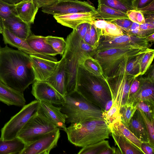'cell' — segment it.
<instances>
[{"instance_id":"28","label":"cell","mask_w":154,"mask_h":154,"mask_svg":"<svg viewBox=\"0 0 154 154\" xmlns=\"http://www.w3.org/2000/svg\"><path fill=\"white\" fill-rule=\"evenodd\" d=\"M25 146L24 143L18 137L5 140L0 138V154H20Z\"/></svg>"},{"instance_id":"6","label":"cell","mask_w":154,"mask_h":154,"mask_svg":"<svg viewBox=\"0 0 154 154\" xmlns=\"http://www.w3.org/2000/svg\"><path fill=\"white\" fill-rule=\"evenodd\" d=\"M65 101L60 106L66 116V124H77L94 120H103V111L86 99L76 90L67 93Z\"/></svg>"},{"instance_id":"38","label":"cell","mask_w":154,"mask_h":154,"mask_svg":"<svg viewBox=\"0 0 154 154\" xmlns=\"http://www.w3.org/2000/svg\"><path fill=\"white\" fill-rule=\"evenodd\" d=\"M16 15L15 5L0 0V18L2 21L12 16Z\"/></svg>"},{"instance_id":"49","label":"cell","mask_w":154,"mask_h":154,"mask_svg":"<svg viewBox=\"0 0 154 154\" xmlns=\"http://www.w3.org/2000/svg\"><path fill=\"white\" fill-rule=\"evenodd\" d=\"M141 149L144 154H153L154 147L149 143L142 142L141 145Z\"/></svg>"},{"instance_id":"21","label":"cell","mask_w":154,"mask_h":154,"mask_svg":"<svg viewBox=\"0 0 154 154\" xmlns=\"http://www.w3.org/2000/svg\"><path fill=\"white\" fill-rule=\"evenodd\" d=\"M38 8L33 0H23L15 4L16 16L30 25L34 23Z\"/></svg>"},{"instance_id":"32","label":"cell","mask_w":154,"mask_h":154,"mask_svg":"<svg viewBox=\"0 0 154 154\" xmlns=\"http://www.w3.org/2000/svg\"><path fill=\"white\" fill-rule=\"evenodd\" d=\"M109 146V141L103 140L82 147L78 154H100L103 151Z\"/></svg>"},{"instance_id":"2","label":"cell","mask_w":154,"mask_h":154,"mask_svg":"<svg viewBox=\"0 0 154 154\" xmlns=\"http://www.w3.org/2000/svg\"><path fill=\"white\" fill-rule=\"evenodd\" d=\"M125 60L119 65L113 75L106 78V81L109 88L112 102V106L109 110L103 112V119L109 125L119 116L121 107L127 103L131 85L137 77L128 74L125 68L128 60Z\"/></svg>"},{"instance_id":"36","label":"cell","mask_w":154,"mask_h":154,"mask_svg":"<svg viewBox=\"0 0 154 154\" xmlns=\"http://www.w3.org/2000/svg\"><path fill=\"white\" fill-rule=\"evenodd\" d=\"M101 35L115 37L124 34L123 31L119 26L110 21H106L105 26L100 31Z\"/></svg>"},{"instance_id":"56","label":"cell","mask_w":154,"mask_h":154,"mask_svg":"<svg viewBox=\"0 0 154 154\" xmlns=\"http://www.w3.org/2000/svg\"><path fill=\"white\" fill-rule=\"evenodd\" d=\"M3 25L2 20L0 18V34H2L3 32Z\"/></svg>"},{"instance_id":"35","label":"cell","mask_w":154,"mask_h":154,"mask_svg":"<svg viewBox=\"0 0 154 154\" xmlns=\"http://www.w3.org/2000/svg\"><path fill=\"white\" fill-rule=\"evenodd\" d=\"M145 53L142 54L128 61L125 68L128 74L134 75L136 77L140 76V63Z\"/></svg>"},{"instance_id":"8","label":"cell","mask_w":154,"mask_h":154,"mask_svg":"<svg viewBox=\"0 0 154 154\" xmlns=\"http://www.w3.org/2000/svg\"><path fill=\"white\" fill-rule=\"evenodd\" d=\"M57 128L36 112L21 129L17 137L22 140L26 146Z\"/></svg>"},{"instance_id":"9","label":"cell","mask_w":154,"mask_h":154,"mask_svg":"<svg viewBox=\"0 0 154 154\" xmlns=\"http://www.w3.org/2000/svg\"><path fill=\"white\" fill-rule=\"evenodd\" d=\"M39 100H36L25 105L16 114L12 117L1 129L0 138L5 140L13 139L36 112Z\"/></svg>"},{"instance_id":"43","label":"cell","mask_w":154,"mask_h":154,"mask_svg":"<svg viewBox=\"0 0 154 154\" xmlns=\"http://www.w3.org/2000/svg\"><path fill=\"white\" fill-rule=\"evenodd\" d=\"M90 35L91 46L95 51L98 46L101 35L93 24H90Z\"/></svg>"},{"instance_id":"18","label":"cell","mask_w":154,"mask_h":154,"mask_svg":"<svg viewBox=\"0 0 154 154\" xmlns=\"http://www.w3.org/2000/svg\"><path fill=\"white\" fill-rule=\"evenodd\" d=\"M3 25L15 36L26 40L32 34L30 24L16 15L2 20Z\"/></svg>"},{"instance_id":"41","label":"cell","mask_w":154,"mask_h":154,"mask_svg":"<svg viewBox=\"0 0 154 154\" xmlns=\"http://www.w3.org/2000/svg\"><path fill=\"white\" fill-rule=\"evenodd\" d=\"M128 18L133 22L140 25L145 23L143 14L140 11L134 9L128 11L126 13Z\"/></svg>"},{"instance_id":"37","label":"cell","mask_w":154,"mask_h":154,"mask_svg":"<svg viewBox=\"0 0 154 154\" xmlns=\"http://www.w3.org/2000/svg\"><path fill=\"white\" fill-rule=\"evenodd\" d=\"M135 104L137 108L141 111L148 118L154 119V102L141 101Z\"/></svg>"},{"instance_id":"57","label":"cell","mask_w":154,"mask_h":154,"mask_svg":"<svg viewBox=\"0 0 154 154\" xmlns=\"http://www.w3.org/2000/svg\"><path fill=\"white\" fill-rule=\"evenodd\" d=\"M1 48H2V47H1V45H0V49H1Z\"/></svg>"},{"instance_id":"29","label":"cell","mask_w":154,"mask_h":154,"mask_svg":"<svg viewBox=\"0 0 154 154\" xmlns=\"http://www.w3.org/2000/svg\"><path fill=\"white\" fill-rule=\"evenodd\" d=\"M133 0H97L98 5H103L112 8L126 13L134 9L132 6Z\"/></svg>"},{"instance_id":"27","label":"cell","mask_w":154,"mask_h":154,"mask_svg":"<svg viewBox=\"0 0 154 154\" xmlns=\"http://www.w3.org/2000/svg\"><path fill=\"white\" fill-rule=\"evenodd\" d=\"M96 11V20H102L110 21L119 19L128 18L126 13L103 5H98Z\"/></svg>"},{"instance_id":"48","label":"cell","mask_w":154,"mask_h":154,"mask_svg":"<svg viewBox=\"0 0 154 154\" xmlns=\"http://www.w3.org/2000/svg\"><path fill=\"white\" fill-rule=\"evenodd\" d=\"M38 8L52 5L59 0H33Z\"/></svg>"},{"instance_id":"25","label":"cell","mask_w":154,"mask_h":154,"mask_svg":"<svg viewBox=\"0 0 154 154\" xmlns=\"http://www.w3.org/2000/svg\"><path fill=\"white\" fill-rule=\"evenodd\" d=\"M108 126L110 130L123 136L142 151L140 147L142 142L137 138L122 122L120 116Z\"/></svg>"},{"instance_id":"20","label":"cell","mask_w":154,"mask_h":154,"mask_svg":"<svg viewBox=\"0 0 154 154\" xmlns=\"http://www.w3.org/2000/svg\"><path fill=\"white\" fill-rule=\"evenodd\" d=\"M0 101L8 106L23 107L26 100L23 93L16 91L0 80Z\"/></svg>"},{"instance_id":"50","label":"cell","mask_w":154,"mask_h":154,"mask_svg":"<svg viewBox=\"0 0 154 154\" xmlns=\"http://www.w3.org/2000/svg\"><path fill=\"white\" fill-rule=\"evenodd\" d=\"M140 24L133 22L130 30L127 32L124 33L129 35L139 36Z\"/></svg>"},{"instance_id":"26","label":"cell","mask_w":154,"mask_h":154,"mask_svg":"<svg viewBox=\"0 0 154 154\" xmlns=\"http://www.w3.org/2000/svg\"><path fill=\"white\" fill-rule=\"evenodd\" d=\"M110 131L115 145L118 146L121 154H143L140 150L123 136L112 131Z\"/></svg>"},{"instance_id":"39","label":"cell","mask_w":154,"mask_h":154,"mask_svg":"<svg viewBox=\"0 0 154 154\" xmlns=\"http://www.w3.org/2000/svg\"><path fill=\"white\" fill-rule=\"evenodd\" d=\"M154 56V50L146 53L143 56L140 63V76L144 74L151 64Z\"/></svg>"},{"instance_id":"17","label":"cell","mask_w":154,"mask_h":154,"mask_svg":"<svg viewBox=\"0 0 154 154\" xmlns=\"http://www.w3.org/2000/svg\"><path fill=\"white\" fill-rule=\"evenodd\" d=\"M97 11L79 12L64 15H55L53 17L61 25L75 29L83 23H93L96 20Z\"/></svg>"},{"instance_id":"16","label":"cell","mask_w":154,"mask_h":154,"mask_svg":"<svg viewBox=\"0 0 154 154\" xmlns=\"http://www.w3.org/2000/svg\"><path fill=\"white\" fill-rule=\"evenodd\" d=\"M2 34L3 41L6 45L8 44L29 55H33L52 61H57V59L54 57L37 52L30 47L26 40L15 36L3 26Z\"/></svg>"},{"instance_id":"54","label":"cell","mask_w":154,"mask_h":154,"mask_svg":"<svg viewBox=\"0 0 154 154\" xmlns=\"http://www.w3.org/2000/svg\"><path fill=\"white\" fill-rule=\"evenodd\" d=\"M7 3L15 5L16 4L23 0H2Z\"/></svg>"},{"instance_id":"34","label":"cell","mask_w":154,"mask_h":154,"mask_svg":"<svg viewBox=\"0 0 154 154\" xmlns=\"http://www.w3.org/2000/svg\"><path fill=\"white\" fill-rule=\"evenodd\" d=\"M48 43L58 54L63 55L66 46V42L63 38L52 36H46Z\"/></svg>"},{"instance_id":"46","label":"cell","mask_w":154,"mask_h":154,"mask_svg":"<svg viewBox=\"0 0 154 154\" xmlns=\"http://www.w3.org/2000/svg\"><path fill=\"white\" fill-rule=\"evenodd\" d=\"M154 0H133L132 6L134 9L138 10L148 5Z\"/></svg>"},{"instance_id":"30","label":"cell","mask_w":154,"mask_h":154,"mask_svg":"<svg viewBox=\"0 0 154 154\" xmlns=\"http://www.w3.org/2000/svg\"><path fill=\"white\" fill-rule=\"evenodd\" d=\"M79 64L91 73L106 81V78L102 67L97 60L91 57H88Z\"/></svg>"},{"instance_id":"4","label":"cell","mask_w":154,"mask_h":154,"mask_svg":"<svg viewBox=\"0 0 154 154\" xmlns=\"http://www.w3.org/2000/svg\"><path fill=\"white\" fill-rule=\"evenodd\" d=\"M66 46L62 55L65 61L67 93L76 90L79 65L86 58L91 56L89 45L79 36L75 29L68 35Z\"/></svg>"},{"instance_id":"7","label":"cell","mask_w":154,"mask_h":154,"mask_svg":"<svg viewBox=\"0 0 154 154\" xmlns=\"http://www.w3.org/2000/svg\"><path fill=\"white\" fill-rule=\"evenodd\" d=\"M153 50L149 48L128 46L94 52L92 57L98 60L107 78L113 75L122 62L131 60L142 54Z\"/></svg>"},{"instance_id":"44","label":"cell","mask_w":154,"mask_h":154,"mask_svg":"<svg viewBox=\"0 0 154 154\" xmlns=\"http://www.w3.org/2000/svg\"><path fill=\"white\" fill-rule=\"evenodd\" d=\"M140 85L141 82L139 78H138V77L136 78L132 82L130 87L128 102H131L134 97L140 89Z\"/></svg>"},{"instance_id":"23","label":"cell","mask_w":154,"mask_h":154,"mask_svg":"<svg viewBox=\"0 0 154 154\" xmlns=\"http://www.w3.org/2000/svg\"><path fill=\"white\" fill-rule=\"evenodd\" d=\"M26 40L30 47L37 52L53 57L58 54L48 43L46 36L32 34Z\"/></svg>"},{"instance_id":"47","label":"cell","mask_w":154,"mask_h":154,"mask_svg":"<svg viewBox=\"0 0 154 154\" xmlns=\"http://www.w3.org/2000/svg\"><path fill=\"white\" fill-rule=\"evenodd\" d=\"M144 16L154 14V1L144 8L138 10Z\"/></svg>"},{"instance_id":"24","label":"cell","mask_w":154,"mask_h":154,"mask_svg":"<svg viewBox=\"0 0 154 154\" xmlns=\"http://www.w3.org/2000/svg\"><path fill=\"white\" fill-rule=\"evenodd\" d=\"M139 79L141 82L140 89L131 102L135 104L141 101L154 102V79L149 77Z\"/></svg>"},{"instance_id":"31","label":"cell","mask_w":154,"mask_h":154,"mask_svg":"<svg viewBox=\"0 0 154 154\" xmlns=\"http://www.w3.org/2000/svg\"><path fill=\"white\" fill-rule=\"evenodd\" d=\"M137 109L136 104L133 102H128L121 107L119 115L121 121L127 128Z\"/></svg>"},{"instance_id":"22","label":"cell","mask_w":154,"mask_h":154,"mask_svg":"<svg viewBox=\"0 0 154 154\" xmlns=\"http://www.w3.org/2000/svg\"><path fill=\"white\" fill-rule=\"evenodd\" d=\"M127 128L141 141L149 143V136L145 124L137 109L132 117Z\"/></svg>"},{"instance_id":"11","label":"cell","mask_w":154,"mask_h":154,"mask_svg":"<svg viewBox=\"0 0 154 154\" xmlns=\"http://www.w3.org/2000/svg\"><path fill=\"white\" fill-rule=\"evenodd\" d=\"M45 13L55 15H64L96 11L95 8L86 1L79 0H59L50 6L42 8Z\"/></svg>"},{"instance_id":"58","label":"cell","mask_w":154,"mask_h":154,"mask_svg":"<svg viewBox=\"0 0 154 154\" xmlns=\"http://www.w3.org/2000/svg\"></svg>"},{"instance_id":"19","label":"cell","mask_w":154,"mask_h":154,"mask_svg":"<svg viewBox=\"0 0 154 154\" xmlns=\"http://www.w3.org/2000/svg\"><path fill=\"white\" fill-rule=\"evenodd\" d=\"M66 63L62 57L53 74L46 81L57 92L64 97L66 91Z\"/></svg>"},{"instance_id":"15","label":"cell","mask_w":154,"mask_h":154,"mask_svg":"<svg viewBox=\"0 0 154 154\" xmlns=\"http://www.w3.org/2000/svg\"><path fill=\"white\" fill-rule=\"evenodd\" d=\"M35 80L46 81L53 73L59 61H53L29 55Z\"/></svg>"},{"instance_id":"52","label":"cell","mask_w":154,"mask_h":154,"mask_svg":"<svg viewBox=\"0 0 154 154\" xmlns=\"http://www.w3.org/2000/svg\"><path fill=\"white\" fill-rule=\"evenodd\" d=\"M83 40L85 42L91 46V37L90 35V24Z\"/></svg>"},{"instance_id":"13","label":"cell","mask_w":154,"mask_h":154,"mask_svg":"<svg viewBox=\"0 0 154 154\" xmlns=\"http://www.w3.org/2000/svg\"><path fill=\"white\" fill-rule=\"evenodd\" d=\"M31 93L36 100L53 105H61L65 101L64 97L46 81L35 80L32 83Z\"/></svg>"},{"instance_id":"10","label":"cell","mask_w":154,"mask_h":154,"mask_svg":"<svg viewBox=\"0 0 154 154\" xmlns=\"http://www.w3.org/2000/svg\"><path fill=\"white\" fill-rule=\"evenodd\" d=\"M132 46L149 48L148 42L145 38L131 35L125 33L115 37L101 35L98 46L94 52Z\"/></svg>"},{"instance_id":"40","label":"cell","mask_w":154,"mask_h":154,"mask_svg":"<svg viewBox=\"0 0 154 154\" xmlns=\"http://www.w3.org/2000/svg\"><path fill=\"white\" fill-rule=\"evenodd\" d=\"M137 109L140 113L145 124L149 136V143L151 145L154 147V119H149L141 111Z\"/></svg>"},{"instance_id":"53","label":"cell","mask_w":154,"mask_h":154,"mask_svg":"<svg viewBox=\"0 0 154 154\" xmlns=\"http://www.w3.org/2000/svg\"><path fill=\"white\" fill-rule=\"evenodd\" d=\"M112 103V100L108 101L105 106V109L103 112H106L108 111L111 108Z\"/></svg>"},{"instance_id":"5","label":"cell","mask_w":154,"mask_h":154,"mask_svg":"<svg viewBox=\"0 0 154 154\" xmlns=\"http://www.w3.org/2000/svg\"><path fill=\"white\" fill-rule=\"evenodd\" d=\"M65 132L71 143L82 147L108 139L111 133L108 125L101 119L70 124Z\"/></svg>"},{"instance_id":"3","label":"cell","mask_w":154,"mask_h":154,"mask_svg":"<svg viewBox=\"0 0 154 154\" xmlns=\"http://www.w3.org/2000/svg\"><path fill=\"white\" fill-rule=\"evenodd\" d=\"M76 90L103 111L107 102L112 100L106 81L91 73L80 64L77 69Z\"/></svg>"},{"instance_id":"33","label":"cell","mask_w":154,"mask_h":154,"mask_svg":"<svg viewBox=\"0 0 154 154\" xmlns=\"http://www.w3.org/2000/svg\"><path fill=\"white\" fill-rule=\"evenodd\" d=\"M145 23L140 25L139 36L145 38L154 33V15L144 16Z\"/></svg>"},{"instance_id":"45","label":"cell","mask_w":154,"mask_h":154,"mask_svg":"<svg viewBox=\"0 0 154 154\" xmlns=\"http://www.w3.org/2000/svg\"><path fill=\"white\" fill-rule=\"evenodd\" d=\"M90 23H86L78 25L75 29L80 37L83 40Z\"/></svg>"},{"instance_id":"42","label":"cell","mask_w":154,"mask_h":154,"mask_svg":"<svg viewBox=\"0 0 154 154\" xmlns=\"http://www.w3.org/2000/svg\"><path fill=\"white\" fill-rule=\"evenodd\" d=\"M110 22L119 26L124 33L128 32L130 30L133 22L128 18L117 19Z\"/></svg>"},{"instance_id":"14","label":"cell","mask_w":154,"mask_h":154,"mask_svg":"<svg viewBox=\"0 0 154 154\" xmlns=\"http://www.w3.org/2000/svg\"><path fill=\"white\" fill-rule=\"evenodd\" d=\"M37 112L44 117L56 127L66 132V116L61 111L60 107L48 102L39 100Z\"/></svg>"},{"instance_id":"12","label":"cell","mask_w":154,"mask_h":154,"mask_svg":"<svg viewBox=\"0 0 154 154\" xmlns=\"http://www.w3.org/2000/svg\"><path fill=\"white\" fill-rule=\"evenodd\" d=\"M60 135V129L57 128L25 146L20 154H49L57 146Z\"/></svg>"},{"instance_id":"1","label":"cell","mask_w":154,"mask_h":154,"mask_svg":"<svg viewBox=\"0 0 154 154\" xmlns=\"http://www.w3.org/2000/svg\"><path fill=\"white\" fill-rule=\"evenodd\" d=\"M0 80L14 90L23 93L35 80L29 55L9 47L0 51Z\"/></svg>"},{"instance_id":"55","label":"cell","mask_w":154,"mask_h":154,"mask_svg":"<svg viewBox=\"0 0 154 154\" xmlns=\"http://www.w3.org/2000/svg\"><path fill=\"white\" fill-rule=\"evenodd\" d=\"M154 33L149 35L145 38L146 40L149 42H153L154 41Z\"/></svg>"},{"instance_id":"51","label":"cell","mask_w":154,"mask_h":154,"mask_svg":"<svg viewBox=\"0 0 154 154\" xmlns=\"http://www.w3.org/2000/svg\"><path fill=\"white\" fill-rule=\"evenodd\" d=\"M121 154L119 149L110 146L103 151L100 154Z\"/></svg>"}]
</instances>
